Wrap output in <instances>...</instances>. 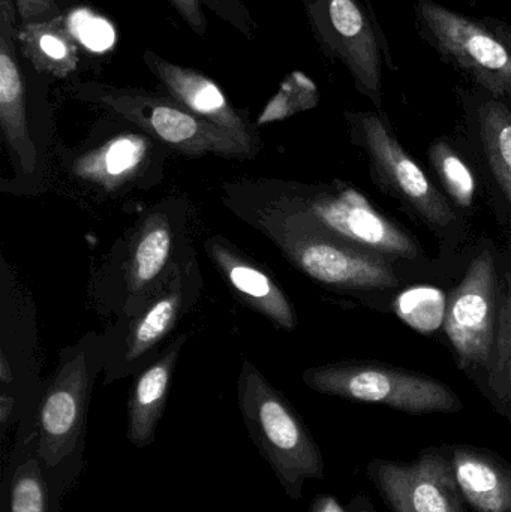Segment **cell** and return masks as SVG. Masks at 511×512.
<instances>
[{"label": "cell", "instance_id": "cell-29", "mask_svg": "<svg viewBox=\"0 0 511 512\" xmlns=\"http://www.w3.org/2000/svg\"><path fill=\"white\" fill-rule=\"evenodd\" d=\"M347 512H378L375 510L374 504H372L371 498L369 496L363 495V493H359V495L354 496L351 499L350 504H348Z\"/></svg>", "mask_w": 511, "mask_h": 512}, {"label": "cell", "instance_id": "cell-18", "mask_svg": "<svg viewBox=\"0 0 511 512\" xmlns=\"http://www.w3.org/2000/svg\"><path fill=\"white\" fill-rule=\"evenodd\" d=\"M204 251L234 297L276 328L294 331L299 325L296 309L275 277L221 234L204 240Z\"/></svg>", "mask_w": 511, "mask_h": 512}, {"label": "cell", "instance_id": "cell-1", "mask_svg": "<svg viewBox=\"0 0 511 512\" xmlns=\"http://www.w3.org/2000/svg\"><path fill=\"white\" fill-rule=\"evenodd\" d=\"M222 203L240 221L314 231L399 265L423 261L420 243L362 192L341 182L242 179L222 186Z\"/></svg>", "mask_w": 511, "mask_h": 512}, {"label": "cell", "instance_id": "cell-9", "mask_svg": "<svg viewBox=\"0 0 511 512\" xmlns=\"http://www.w3.org/2000/svg\"><path fill=\"white\" fill-rule=\"evenodd\" d=\"M351 137L371 161L372 176L390 197L401 201L423 224L444 240L459 234V216L449 198L432 185L380 113H347Z\"/></svg>", "mask_w": 511, "mask_h": 512}, {"label": "cell", "instance_id": "cell-26", "mask_svg": "<svg viewBox=\"0 0 511 512\" xmlns=\"http://www.w3.org/2000/svg\"><path fill=\"white\" fill-rule=\"evenodd\" d=\"M39 460H26L12 475L9 512H48L47 481Z\"/></svg>", "mask_w": 511, "mask_h": 512}, {"label": "cell", "instance_id": "cell-12", "mask_svg": "<svg viewBox=\"0 0 511 512\" xmlns=\"http://www.w3.org/2000/svg\"><path fill=\"white\" fill-rule=\"evenodd\" d=\"M17 6L0 0V131L14 177L2 180V192L35 195L45 173V150L36 141L27 108L26 81L17 57Z\"/></svg>", "mask_w": 511, "mask_h": 512}, {"label": "cell", "instance_id": "cell-2", "mask_svg": "<svg viewBox=\"0 0 511 512\" xmlns=\"http://www.w3.org/2000/svg\"><path fill=\"white\" fill-rule=\"evenodd\" d=\"M191 206L168 195L147 207L114 245L93 280L95 303L116 318L134 315L153 292L192 255Z\"/></svg>", "mask_w": 511, "mask_h": 512}, {"label": "cell", "instance_id": "cell-22", "mask_svg": "<svg viewBox=\"0 0 511 512\" xmlns=\"http://www.w3.org/2000/svg\"><path fill=\"white\" fill-rule=\"evenodd\" d=\"M500 318L488 369L476 382L483 396L511 426V255L500 258Z\"/></svg>", "mask_w": 511, "mask_h": 512}, {"label": "cell", "instance_id": "cell-11", "mask_svg": "<svg viewBox=\"0 0 511 512\" xmlns=\"http://www.w3.org/2000/svg\"><path fill=\"white\" fill-rule=\"evenodd\" d=\"M501 261L492 245L471 258L444 312V330L459 367L474 382L488 369L500 318Z\"/></svg>", "mask_w": 511, "mask_h": 512}, {"label": "cell", "instance_id": "cell-13", "mask_svg": "<svg viewBox=\"0 0 511 512\" xmlns=\"http://www.w3.org/2000/svg\"><path fill=\"white\" fill-rule=\"evenodd\" d=\"M36 304L2 258L0 268V423L5 430L30 400L38 381Z\"/></svg>", "mask_w": 511, "mask_h": 512}, {"label": "cell", "instance_id": "cell-6", "mask_svg": "<svg viewBox=\"0 0 511 512\" xmlns=\"http://www.w3.org/2000/svg\"><path fill=\"white\" fill-rule=\"evenodd\" d=\"M104 333L89 331L60 352L59 363L36 394L38 457L47 468L62 465L77 450L86 430L93 382L104 373Z\"/></svg>", "mask_w": 511, "mask_h": 512}, {"label": "cell", "instance_id": "cell-27", "mask_svg": "<svg viewBox=\"0 0 511 512\" xmlns=\"http://www.w3.org/2000/svg\"><path fill=\"white\" fill-rule=\"evenodd\" d=\"M318 99H320V95H318L314 81L309 80L306 75L296 72V74L290 75V78L282 86L281 92L267 105L266 110L258 119L257 126L285 119L299 111L314 108L318 104Z\"/></svg>", "mask_w": 511, "mask_h": 512}, {"label": "cell", "instance_id": "cell-14", "mask_svg": "<svg viewBox=\"0 0 511 512\" xmlns=\"http://www.w3.org/2000/svg\"><path fill=\"white\" fill-rule=\"evenodd\" d=\"M417 18L441 56L511 107V48L482 21L432 0H419Z\"/></svg>", "mask_w": 511, "mask_h": 512}, {"label": "cell", "instance_id": "cell-10", "mask_svg": "<svg viewBox=\"0 0 511 512\" xmlns=\"http://www.w3.org/2000/svg\"><path fill=\"white\" fill-rule=\"evenodd\" d=\"M249 227L267 237L297 271L333 291L366 294L402 285L401 265L332 237L264 221Z\"/></svg>", "mask_w": 511, "mask_h": 512}, {"label": "cell", "instance_id": "cell-15", "mask_svg": "<svg viewBox=\"0 0 511 512\" xmlns=\"http://www.w3.org/2000/svg\"><path fill=\"white\" fill-rule=\"evenodd\" d=\"M321 50L339 60L357 90L383 105V47L374 21L360 0H302Z\"/></svg>", "mask_w": 511, "mask_h": 512}, {"label": "cell", "instance_id": "cell-16", "mask_svg": "<svg viewBox=\"0 0 511 512\" xmlns=\"http://www.w3.org/2000/svg\"><path fill=\"white\" fill-rule=\"evenodd\" d=\"M365 472L392 512H468L444 445L410 462L372 459Z\"/></svg>", "mask_w": 511, "mask_h": 512}, {"label": "cell", "instance_id": "cell-3", "mask_svg": "<svg viewBox=\"0 0 511 512\" xmlns=\"http://www.w3.org/2000/svg\"><path fill=\"white\" fill-rule=\"evenodd\" d=\"M237 403L261 457L291 501H299L306 481L324 478L323 453L302 417L248 360L243 361L237 378Z\"/></svg>", "mask_w": 511, "mask_h": 512}, {"label": "cell", "instance_id": "cell-25", "mask_svg": "<svg viewBox=\"0 0 511 512\" xmlns=\"http://www.w3.org/2000/svg\"><path fill=\"white\" fill-rule=\"evenodd\" d=\"M168 2L198 36H204L207 33V17L203 9L207 8L222 18L225 23L231 24L234 29L242 32L246 38H254L257 24L242 0H168Z\"/></svg>", "mask_w": 511, "mask_h": 512}, {"label": "cell", "instance_id": "cell-28", "mask_svg": "<svg viewBox=\"0 0 511 512\" xmlns=\"http://www.w3.org/2000/svg\"><path fill=\"white\" fill-rule=\"evenodd\" d=\"M21 23L44 21L59 17L56 0H15Z\"/></svg>", "mask_w": 511, "mask_h": 512}, {"label": "cell", "instance_id": "cell-30", "mask_svg": "<svg viewBox=\"0 0 511 512\" xmlns=\"http://www.w3.org/2000/svg\"><path fill=\"white\" fill-rule=\"evenodd\" d=\"M311 512H342L341 508L335 504L333 499L321 498L315 501L314 507Z\"/></svg>", "mask_w": 511, "mask_h": 512}, {"label": "cell", "instance_id": "cell-19", "mask_svg": "<svg viewBox=\"0 0 511 512\" xmlns=\"http://www.w3.org/2000/svg\"><path fill=\"white\" fill-rule=\"evenodd\" d=\"M468 512H511V463L489 448L443 444Z\"/></svg>", "mask_w": 511, "mask_h": 512}, {"label": "cell", "instance_id": "cell-23", "mask_svg": "<svg viewBox=\"0 0 511 512\" xmlns=\"http://www.w3.org/2000/svg\"><path fill=\"white\" fill-rule=\"evenodd\" d=\"M479 134L489 170L511 210V107L491 99L479 110Z\"/></svg>", "mask_w": 511, "mask_h": 512}, {"label": "cell", "instance_id": "cell-7", "mask_svg": "<svg viewBox=\"0 0 511 512\" xmlns=\"http://www.w3.org/2000/svg\"><path fill=\"white\" fill-rule=\"evenodd\" d=\"M204 288L197 254L180 265L134 315L116 318L105 331L104 385L140 373L164 351L162 345L194 309Z\"/></svg>", "mask_w": 511, "mask_h": 512}, {"label": "cell", "instance_id": "cell-4", "mask_svg": "<svg viewBox=\"0 0 511 512\" xmlns=\"http://www.w3.org/2000/svg\"><path fill=\"white\" fill-rule=\"evenodd\" d=\"M74 98L132 123L167 147L173 155L191 159L215 155L236 161L257 156L233 135L195 116L171 96L137 87L86 81L74 87Z\"/></svg>", "mask_w": 511, "mask_h": 512}, {"label": "cell", "instance_id": "cell-17", "mask_svg": "<svg viewBox=\"0 0 511 512\" xmlns=\"http://www.w3.org/2000/svg\"><path fill=\"white\" fill-rule=\"evenodd\" d=\"M143 60L174 101L200 119L233 135L255 155L260 152L257 125L251 122L245 111L237 110L231 104L224 90L212 78L197 69L170 62L152 50L144 51Z\"/></svg>", "mask_w": 511, "mask_h": 512}, {"label": "cell", "instance_id": "cell-24", "mask_svg": "<svg viewBox=\"0 0 511 512\" xmlns=\"http://www.w3.org/2000/svg\"><path fill=\"white\" fill-rule=\"evenodd\" d=\"M429 158L453 206L471 209L477 194L476 174L464 156L446 140H437L429 149Z\"/></svg>", "mask_w": 511, "mask_h": 512}, {"label": "cell", "instance_id": "cell-21", "mask_svg": "<svg viewBox=\"0 0 511 512\" xmlns=\"http://www.w3.org/2000/svg\"><path fill=\"white\" fill-rule=\"evenodd\" d=\"M17 44L30 65L41 74L66 78L77 69V42L60 17L21 23Z\"/></svg>", "mask_w": 511, "mask_h": 512}, {"label": "cell", "instance_id": "cell-8", "mask_svg": "<svg viewBox=\"0 0 511 512\" xmlns=\"http://www.w3.org/2000/svg\"><path fill=\"white\" fill-rule=\"evenodd\" d=\"M302 381L324 396L386 406L405 414H456L464 409L461 397L440 379L372 361L309 367Z\"/></svg>", "mask_w": 511, "mask_h": 512}, {"label": "cell", "instance_id": "cell-20", "mask_svg": "<svg viewBox=\"0 0 511 512\" xmlns=\"http://www.w3.org/2000/svg\"><path fill=\"white\" fill-rule=\"evenodd\" d=\"M191 333H182L165 345L153 363L134 376L128 397V439L135 447H149L164 415L174 369Z\"/></svg>", "mask_w": 511, "mask_h": 512}, {"label": "cell", "instance_id": "cell-5", "mask_svg": "<svg viewBox=\"0 0 511 512\" xmlns=\"http://www.w3.org/2000/svg\"><path fill=\"white\" fill-rule=\"evenodd\" d=\"M171 155L167 147L123 119L93 129L80 146L62 147L57 153L72 182L104 198L155 188L164 179Z\"/></svg>", "mask_w": 511, "mask_h": 512}]
</instances>
